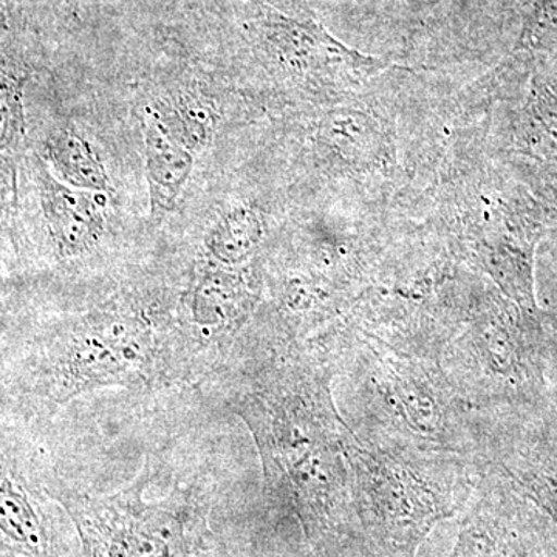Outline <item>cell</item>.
<instances>
[{
  "label": "cell",
  "instance_id": "6da1fadb",
  "mask_svg": "<svg viewBox=\"0 0 557 557\" xmlns=\"http://www.w3.org/2000/svg\"><path fill=\"white\" fill-rule=\"evenodd\" d=\"M335 369L262 304L205 381L251 432L271 504L288 509L307 544L321 548L355 512L348 426L333 392Z\"/></svg>",
  "mask_w": 557,
  "mask_h": 557
},
{
  "label": "cell",
  "instance_id": "7a4b0ae2",
  "mask_svg": "<svg viewBox=\"0 0 557 557\" xmlns=\"http://www.w3.org/2000/svg\"><path fill=\"white\" fill-rule=\"evenodd\" d=\"M203 381L177 300L124 289L81 313L22 325L0 362V417L38 435L75 399L106 388L156 395Z\"/></svg>",
  "mask_w": 557,
  "mask_h": 557
},
{
  "label": "cell",
  "instance_id": "3957f363",
  "mask_svg": "<svg viewBox=\"0 0 557 557\" xmlns=\"http://www.w3.org/2000/svg\"><path fill=\"white\" fill-rule=\"evenodd\" d=\"M311 338L327 354L335 381L347 388L348 410L341 416L362 445L493 460V435L437 361L399 354L346 314Z\"/></svg>",
  "mask_w": 557,
  "mask_h": 557
},
{
  "label": "cell",
  "instance_id": "277c9868",
  "mask_svg": "<svg viewBox=\"0 0 557 557\" xmlns=\"http://www.w3.org/2000/svg\"><path fill=\"white\" fill-rule=\"evenodd\" d=\"M420 197L416 214L450 255L536 317L534 249L542 226L527 199L486 159L479 135L457 138L443 152Z\"/></svg>",
  "mask_w": 557,
  "mask_h": 557
},
{
  "label": "cell",
  "instance_id": "5b68a950",
  "mask_svg": "<svg viewBox=\"0 0 557 557\" xmlns=\"http://www.w3.org/2000/svg\"><path fill=\"white\" fill-rule=\"evenodd\" d=\"M156 479L153 460L145 456L138 474L112 493H90L51 463L47 486L72 519L83 557H222L211 483L180 478L166 496L148 500Z\"/></svg>",
  "mask_w": 557,
  "mask_h": 557
},
{
  "label": "cell",
  "instance_id": "8992f818",
  "mask_svg": "<svg viewBox=\"0 0 557 557\" xmlns=\"http://www.w3.org/2000/svg\"><path fill=\"white\" fill-rule=\"evenodd\" d=\"M355 512L373 541L412 556L440 520L475 493L490 461L435 454L394 453L362 445L348 429Z\"/></svg>",
  "mask_w": 557,
  "mask_h": 557
},
{
  "label": "cell",
  "instance_id": "52a82bcc",
  "mask_svg": "<svg viewBox=\"0 0 557 557\" xmlns=\"http://www.w3.org/2000/svg\"><path fill=\"white\" fill-rule=\"evenodd\" d=\"M504 298L497 288H490L437 361L487 431L502 416L500 409L531 394L542 380L539 347L525 324L533 314Z\"/></svg>",
  "mask_w": 557,
  "mask_h": 557
},
{
  "label": "cell",
  "instance_id": "ba28073f",
  "mask_svg": "<svg viewBox=\"0 0 557 557\" xmlns=\"http://www.w3.org/2000/svg\"><path fill=\"white\" fill-rule=\"evenodd\" d=\"M310 145L314 166L339 197L398 203L408 194L397 121L372 90L321 104Z\"/></svg>",
  "mask_w": 557,
  "mask_h": 557
},
{
  "label": "cell",
  "instance_id": "9c48e42d",
  "mask_svg": "<svg viewBox=\"0 0 557 557\" xmlns=\"http://www.w3.org/2000/svg\"><path fill=\"white\" fill-rule=\"evenodd\" d=\"M244 32L267 69L318 95L324 104L366 94L392 70H410L348 47L311 14L288 13L270 3L256 5Z\"/></svg>",
  "mask_w": 557,
  "mask_h": 557
},
{
  "label": "cell",
  "instance_id": "30bf717a",
  "mask_svg": "<svg viewBox=\"0 0 557 557\" xmlns=\"http://www.w3.org/2000/svg\"><path fill=\"white\" fill-rule=\"evenodd\" d=\"M49 457L20 424L0 417V556L83 557L78 533L47 486Z\"/></svg>",
  "mask_w": 557,
  "mask_h": 557
},
{
  "label": "cell",
  "instance_id": "8fae6325",
  "mask_svg": "<svg viewBox=\"0 0 557 557\" xmlns=\"http://www.w3.org/2000/svg\"><path fill=\"white\" fill-rule=\"evenodd\" d=\"M35 175L44 222V255L61 269L94 259L108 237L109 194L65 185L40 159H36Z\"/></svg>",
  "mask_w": 557,
  "mask_h": 557
},
{
  "label": "cell",
  "instance_id": "7c38bea8",
  "mask_svg": "<svg viewBox=\"0 0 557 557\" xmlns=\"http://www.w3.org/2000/svg\"><path fill=\"white\" fill-rule=\"evenodd\" d=\"M150 222L159 226L177 205L194 168L193 150L172 134L159 110L145 108L141 119Z\"/></svg>",
  "mask_w": 557,
  "mask_h": 557
},
{
  "label": "cell",
  "instance_id": "4fadbf2b",
  "mask_svg": "<svg viewBox=\"0 0 557 557\" xmlns=\"http://www.w3.org/2000/svg\"><path fill=\"white\" fill-rule=\"evenodd\" d=\"M269 228L263 212L249 203L234 205L205 233L197 260L240 269L258 262Z\"/></svg>",
  "mask_w": 557,
  "mask_h": 557
},
{
  "label": "cell",
  "instance_id": "5bb4252c",
  "mask_svg": "<svg viewBox=\"0 0 557 557\" xmlns=\"http://www.w3.org/2000/svg\"><path fill=\"white\" fill-rule=\"evenodd\" d=\"M493 461L557 523V435L539 434L502 446Z\"/></svg>",
  "mask_w": 557,
  "mask_h": 557
},
{
  "label": "cell",
  "instance_id": "9a60e30c",
  "mask_svg": "<svg viewBox=\"0 0 557 557\" xmlns=\"http://www.w3.org/2000/svg\"><path fill=\"white\" fill-rule=\"evenodd\" d=\"M47 166L58 180L73 188L112 194L104 164L76 127L53 131L46 141Z\"/></svg>",
  "mask_w": 557,
  "mask_h": 557
},
{
  "label": "cell",
  "instance_id": "2e32d148",
  "mask_svg": "<svg viewBox=\"0 0 557 557\" xmlns=\"http://www.w3.org/2000/svg\"><path fill=\"white\" fill-rule=\"evenodd\" d=\"M478 487L482 497L471 515L465 519L450 557H519L509 541L507 530L502 525V520L494 515L493 494L487 483L486 469Z\"/></svg>",
  "mask_w": 557,
  "mask_h": 557
},
{
  "label": "cell",
  "instance_id": "e0dca14e",
  "mask_svg": "<svg viewBox=\"0 0 557 557\" xmlns=\"http://www.w3.org/2000/svg\"><path fill=\"white\" fill-rule=\"evenodd\" d=\"M2 21H0V159H10L21 148L25 137L24 89L27 78L16 65L9 62V57L3 50Z\"/></svg>",
  "mask_w": 557,
  "mask_h": 557
},
{
  "label": "cell",
  "instance_id": "ac0fdd59",
  "mask_svg": "<svg viewBox=\"0 0 557 557\" xmlns=\"http://www.w3.org/2000/svg\"><path fill=\"white\" fill-rule=\"evenodd\" d=\"M175 113L182 131L180 141L190 150L208 146L218 126L214 108L197 95L185 94L178 98Z\"/></svg>",
  "mask_w": 557,
  "mask_h": 557
},
{
  "label": "cell",
  "instance_id": "d6986e66",
  "mask_svg": "<svg viewBox=\"0 0 557 557\" xmlns=\"http://www.w3.org/2000/svg\"><path fill=\"white\" fill-rule=\"evenodd\" d=\"M557 44V0H536L516 50H537Z\"/></svg>",
  "mask_w": 557,
  "mask_h": 557
},
{
  "label": "cell",
  "instance_id": "ffe728a7",
  "mask_svg": "<svg viewBox=\"0 0 557 557\" xmlns=\"http://www.w3.org/2000/svg\"><path fill=\"white\" fill-rule=\"evenodd\" d=\"M24 319L14 317L3 300L2 292H0V362L5 357L7 351L14 343L16 336L20 335L22 325L25 324Z\"/></svg>",
  "mask_w": 557,
  "mask_h": 557
},
{
  "label": "cell",
  "instance_id": "44dd1931",
  "mask_svg": "<svg viewBox=\"0 0 557 557\" xmlns=\"http://www.w3.org/2000/svg\"><path fill=\"white\" fill-rule=\"evenodd\" d=\"M287 3L288 13L310 14V7L319 0H284Z\"/></svg>",
  "mask_w": 557,
  "mask_h": 557
},
{
  "label": "cell",
  "instance_id": "7402d4cb",
  "mask_svg": "<svg viewBox=\"0 0 557 557\" xmlns=\"http://www.w3.org/2000/svg\"><path fill=\"white\" fill-rule=\"evenodd\" d=\"M403 2L408 3L409 7H418V0H403Z\"/></svg>",
  "mask_w": 557,
  "mask_h": 557
},
{
  "label": "cell",
  "instance_id": "603a6c76",
  "mask_svg": "<svg viewBox=\"0 0 557 557\" xmlns=\"http://www.w3.org/2000/svg\"><path fill=\"white\" fill-rule=\"evenodd\" d=\"M0 557H10V556H0Z\"/></svg>",
  "mask_w": 557,
  "mask_h": 557
}]
</instances>
